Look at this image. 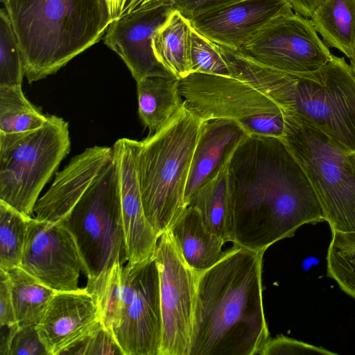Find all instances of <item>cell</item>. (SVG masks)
Wrapping results in <instances>:
<instances>
[{
	"label": "cell",
	"mask_w": 355,
	"mask_h": 355,
	"mask_svg": "<svg viewBox=\"0 0 355 355\" xmlns=\"http://www.w3.org/2000/svg\"><path fill=\"white\" fill-rule=\"evenodd\" d=\"M31 218L0 202V269L20 266Z\"/></svg>",
	"instance_id": "cell-28"
},
{
	"label": "cell",
	"mask_w": 355,
	"mask_h": 355,
	"mask_svg": "<svg viewBox=\"0 0 355 355\" xmlns=\"http://www.w3.org/2000/svg\"><path fill=\"white\" fill-rule=\"evenodd\" d=\"M60 223L74 237L87 279L122 263L124 230L114 154Z\"/></svg>",
	"instance_id": "cell-9"
},
{
	"label": "cell",
	"mask_w": 355,
	"mask_h": 355,
	"mask_svg": "<svg viewBox=\"0 0 355 355\" xmlns=\"http://www.w3.org/2000/svg\"><path fill=\"white\" fill-rule=\"evenodd\" d=\"M176 77L147 76L137 82L138 112L149 130H159L180 109L183 100Z\"/></svg>",
	"instance_id": "cell-21"
},
{
	"label": "cell",
	"mask_w": 355,
	"mask_h": 355,
	"mask_svg": "<svg viewBox=\"0 0 355 355\" xmlns=\"http://www.w3.org/2000/svg\"><path fill=\"white\" fill-rule=\"evenodd\" d=\"M295 12L310 18L315 9L323 0H287Z\"/></svg>",
	"instance_id": "cell-37"
},
{
	"label": "cell",
	"mask_w": 355,
	"mask_h": 355,
	"mask_svg": "<svg viewBox=\"0 0 355 355\" xmlns=\"http://www.w3.org/2000/svg\"><path fill=\"white\" fill-rule=\"evenodd\" d=\"M137 143L122 138L112 146L118 166L125 258L134 263L153 257L159 239L143 207L136 168Z\"/></svg>",
	"instance_id": "cell-17"
},
{
	"label": "cell",
	"mask_w": 355,
	"mask_h": 355,
	"mask_svg": "<svg viewBox=\"0 0 355 355\" xmlns=\"http://www.w3.org/2000/svg\"><path fill=\"white\" fill-rule=\"evenodd\" d=\"M331 233L326 258L327 275L355 298V232Z\"/></svg>",
	"instance_id": "cell-27"
},
{
	"label": "cell",
	"mask_w": 355,
	"mask_h": 355,
	"mask_svg": "<svg viewBox=\"0 0 355 355\" xmlns=\"http://www.w3.org/2000/svg\"><path fill=\"white\" fill-rule=\"evenodd\" d=\"M350 67L355 75V56L354 57V58L352 60H350Z\"/></svg>",
	"instance_id": "cell-38"
},
{
	"label": "cell",
	"mask_w": 355,
	"mask_h": 355,
	"mask_svg": "<svg viewBox=\"0 0 355 355\" xmlns=\"http://www.w3.org/2000/svg\"><path fill=\"white\" fill-rule=\"evenodd\" d=\"M64 354H122L112 334L102 325Z\"/></svg>",
	"instance_id": "cell-33"
},
{
	"label": "cell",
	"mask_w": 355,
	"mask_h": 355,
	"mask_svg": "<svg viewBox=\"0 0 355 355\" xmlns=\"http://www.w3.org/2000/svg\"><path fill=\"white\" fill-rule=\"evenodd\" d=\"M1 332V355H49L42 343L37 325L3 326Z\"/></svg>",
	"instance_id": "cell-31"
},
{
	"label": "cell",
	"mask_w": 355,
	"mask_h": 355,
	"mask_svg": "<svg viewBox=\"0 0 355 355\" xmlns=\"http://www.w3.org/2000/svg\"><path fill=\"white\" fill-rule=\"evenodd\" d=\"M24 69L19 42L9 16L0 10V86L21 85Z\"/></svg>",
	"instance_id": "cell-29"
},
{
	"label": "cell",
	"mask_w": 355,
	"mask_h": 355,
	"mask_svg": "<svg viewBox=\"0 0 355 355\" xmlns=\"http://www.w3.org/2000/svg\"><path fill=\"white\" fill-rule=\"evenodd\" d=\"M153 256L159 275L160 355H189L197 272L186 263L168 230L159 236Z\"/></svg>",
	"instance_id": "cell-12"
},
{
	"label": "cell",
	"mask_w": 355,
	"mask_h": 355,
	"mask_svg": "<svg viewBox=\"0 0 355 355\" xmlns=\"http://www.w3.org/2000/svg\"><path fill=\"white\" fill-rule=\"evenodd\" d=\"M173 0H105L111 21L124 17L172 5Z\"/></svg>",
	"instance_id": "cell-34"
},
{
	"label": "cell",
	"mask_w": 355,
	"mask_h": 355,
	"mask_svg": "<svg viewBox=\"0 0 355 355\" xmlns=\"http://www.w3.org/2000/svg\"><path fill=\"white\" fill-rule=\"evenodd\" d=\"M191 27L189 19L174 9L153 39L156 58L178 79L190 73L189 50Z\"/></svg>",
	"instance_id": "cell-24"
},
{
	"label": "cell",
	"mask_w": 355,
	"mask_h": 355,
	"mask_svg": "<svg viewBox=\"0 0 355 355\" xmlns=\"http://www.w3.org/2000/svg\"><path fill=\"white\" fill-rule=\"evenodd\" d=\"M69 125L48 115L40 128L0 132V202L24 215H33L44 186L70 150Z\"/></svg>",
	"instance_id": "cell-8"
},
{
	"label": "cell",
	"mask_w": 355,
	"mask_h": 355,
	"mask_svg": "<svg viewBox=\"0 0 355 355\" xmlns=\"http://www.w3.org/2000/svg\"><path fill=\"white\" fill-rule=\"evenodd\" d=\"M310 19L329 48L355 56V0H323Z\"/></svg>",
	"instance_id": "cell-23"
},
{
	"label": "cell",
	"mask_w": 355,
	"mask_h": 355,
	"mask_svg": "<svg viewBox=\"0 0 355 355\" xmlns=\"http://www.w3.org/2000/svg\"><path fill=\"white\" fill-rule=\"evenodd\" d=\"M354 153H355V150H354Z\"/></svg>",
	"instance_id": "cell-39"
},
{
	"label": "cell",
	"mask_w": 355,
	"mask_h": 355,
	"mask_svg": "<svg viewBox=\"0 0 355 355\" xmlns=\"http://www.w3.org/2000/svg\"><path fill=\"white\" fill-rule=\"evenodd\" d=\"M227 165L198 189L187 204L198 211L206 227L225 243L234 239Z\"/></svg>",
	"instance_id": "cell-22"
},
{
	"label": "cell",
	"mask_w": 355,
	"mask_h": 355,
	"mask_svg": "<svg viewBox=\"0 0 355 355\" xmlns=\"http://www.w3.org/2000/svg\"><path fill=\"white\" fill-rule=\"evenodd\" d=\"M6 272L17 324L19 326L37 325L57 291L19 266Z\"/></svg>",
	"instance_id": "cell-25"
},
{
	"label": "cell",
	"mask_w": 355,
	"mask_h": 355,
	"mask_svg": "<svg viewBox=\"0 0 355 355\" xmlns=\"http://www.w3.org/2000/svg\"><path fill=\"white\" fill-rule=\"evenodd\" d=\"M241 0H173V8L184 17L191 19L207 11Z\"/></svg>",
	"instance_id": "cell-35"
},
{
	"label": "cell",
	"mask_w": 355,
	"mask_h": 355,
	"mask_svg": "<svg viewBox=\"0 0 355 355\" xmlns=\"http://www.w3.org/2000/svg\"><path fill=\"white\" fill-rule=\"evenodd\" d=\"M17 324L8 277L6 270L0 269V326Z\"/></svg>",
	"instance_id": "cell-36"
},
{
	"label": "cell",
	"mask_w": 355,
	"mask_h": 355,
	"mask_svg": "<svg viewBox=\"0 0 355 355\" xmlns=\"http://www.w3.org/2000/svg\"><path fill=\"white\" fill-rule=\"evenodd\" d=\"M186 263L196 272H203L221 260L230 250L205 225L198 211L187 206L168 230Z\"/></svg>",
	"instance_id": "cell-20"
},
{
	"label": "cell",
	"mask_w": 355,
	"mask_h": 355,
	"mask_svg": "<svg viewBox=\"0 0 355 355\" xmlns=\"http://www.w3.org/2000/svg\"><path fill=\"white\" fill-rule=\"evenodd\" d=\"M173 10L172 5L162 6L114 19L108 26L104 42L123 60L136 82L147 76L175 77L153 48L154 35Z\"/></svg>",
	"instance_id": "cell-15"
},
{
	"label": "cell",
	"mask_w": 355,
	"mask_h": 355,
	"mask_svg": "<svg viewBox=\"0 0 355 355\" xmlns=\"http://www.w3.org/2000/svg\"><path fill=\"white\" fill-rule=\"evenodd\" d=\"M19 267L57 292L81 289L85 266L74 237L60 222L29 219Z\"/></svg>",
	"instance_id": "cell-13"
},
{
	"label": "cell",
	"mask_w": 355,
	"mask_h": 355,
	"mask_svg": "<svg viewBox=\"0 0 355 355\" xmlns=\"http://www.w3.org/2000/svg\"><path fill=\"white\" fill-rule=\"evenodd\" d=\"M47 118L26 98L21 85L0 86V132L35 130L43 126Z\"/></svg>",
	"instance_id": "cell-26"
},
{
	"label": "cell",
	"mask_w": 355,
	"mask_h": 355,
	"mask_svg": "<svg viewBox=\"0 0 355 355\" xmlns=\"http://www.w3.org/2000/svg\"><path fill=\"white\" fill-rule=\"evenodd\" d=\"M263 253L234 245L212 267L197 272L189 355H258L269 338Z\"/></svg>",
	"instance_id": "cell-2"
},
{
	"label": "cell",
	"mask_w": 355,
	"mask_h": 355,
	"mask_svg": "<svg viewBox=\"0 0 355 355\" xmlns=\"http://www.w3.org/2000/svg\"><path fill=\"white\" fill-rule=\"evenodd\" d=\"M227 171L234 245L265 252L302 225L325 221L311 182L282 138L249 135Z\"/></svg>",
	"instance_id": "cell-1"
},
{
	"label": "cell",
	"mask_w": 355,
	"mask_h": 355,
	"mask_svg": "<svg viewBox=\"0 0 355 355\" xmlns=\"http://www.w3.org/2000/svg\"><path fill=\"white\" fill-rule=\"evenodd\" d=\"M189 63L190 73H200L232 77L218 46L191 27ZM189 73V74H190Z\"/></svg>",
	"instance_id": "cell-30"
},
{
	"label": "cell",
	"mask_w": 355,
	"mask_h": 355,
	"mask_svg": "<svg viewBox=\"0 0 355 355\" xmlns=\"http://www.w3.org/2000/svg\"><path fill=\"white\" fill-rule=\"evenodd\" d=\"M86 288L123 355H160L159 275L154 256L125 266L116 263L87 280Z\"/></svg>",
	"instance_id": "cell-5"
},
{
	"label": "cell",
	"mask_w": 355,
	"mask_h": 355,
	"mask_svg": "<svg viewBox=\"0 0 355 355\" xmlns=\"http://www.w3.org/2000/svg\"><path fill=\"white\" fill-rule=\"evenodd\" d=\"M183 103L204 121H236L249 135H256L263 117L283 110L246 83L233 78L191 73L179 79Z\"/></svg>",
	"instance_id": "cell-10"
},
{
	"label": "cell",
	"mask_w": 355,
	"mask_h": 355,
	"mask_svg": "<svg viewBox=\"0 0 355 355\" xmlns=\"http://www.w3.org/2000/svg\"><path fill=\"white\" fill-rule=\"evenodd\" d=\"M222 55L231 76L254 87L292 114L355 150V75L332 54L319 69L302 73L275 69L236 51Z\"/></svg>",
	"instance_id": "cell-3"
},
{
	"label": "cell",
	"mask_w": 355,
	"mask_h": 355,
	"mask_svg": "<svg viewBox=\"0 0 355 355\" xmlns=\"http://www.w3.org/2000/svg\"><path fill=\"white\" fill-rule=\"evenodd\" d=\"M337 355L323 347L315 346L300 340L279 335L268 338L259 350L258 355L313 354Z\"/></svg>",
	"instance_id": "cell-32"
},
{
	"label": "cell",
	"mask_w": 355,
	"mask_h": 355,
	"mask_svg": "<svg viewBox=\"0 0 355 355\" xmlns=\"http://www.w3.org/2000/svg\"><path fill=\"white\" fill-rule=\"evenodd\" d=\"M114 154L112 146H94L73 157L37 200L34 218L51 223L62 221Z\"/></svg>",
	"instance_id": "cell-18"
},
{
	"label": "cell",
	"mask_w": 355,
	"mask_h": 355,
	"mask_svg": "<svg viewBox=\"0 0 355 355\" xmlns=\"http://www.w3.org/2000/svg\"><path fill=\"white\" fill-rule=\"evenodd\" d=\"M249 134L236 121H205L197 142L184 193L186 206L195 193L225 166Z\"/></svg>",
	"instance_id": "cell-19"
},
{
	"label": "cell",
	"mask_w": 355,
	"mask_h": 355,
	"mask_svg": "<svg viewBox=\"0 0 355 355\" xmlns=\"http://www.w3.org/2000/svg\"><path fill=\"white\" fill-rule=\"evenodd\" d=\"M291 12L287 0H241L201 13L189 21L214 43L238 51L273 19Z\"/></svg>",
	"instance_id": "cell-14"
},
{
	"label": "cell",
	"mask_w": 355,
	"mask_h": 355,
	"mask_svg": "<svg viewBox=\"0 0 355 355\" xmlns=\"http://www.w3.org/2000/svg\"><path fill=\"white\" fill-rule=\"evenodd\" d=\"M102 325L94 299L85 287L57 292L37 324V330L49 355H60Z\"/></svg>",
	"instance_id": "cell-16"
},
{
	"label": "cell",
	"mask_w": 355,
	"mask_h": 355,
	"mask_svg": "<svg viewBox=\"0 0 355 355\" xmlns=\"http://www.w3.org/2000/svg\"><path fill=\"white\" fill-rule=\"evenodd\" d=\"M204 122L182 103L159 130L138 141L136 168L143 207L159 237L187 207L186 185Z\"/></svg>",
	"instance_id": "cell-6"
},
{
	"label": "cell",
	"mask_w": 355,
	"mask_h": 355,
	"mask_svg": "<svg viewBox=\"0 0 355 355\" xmlns=\"http://www.w3.org/2000/svg\"><path fill=\"white\" fill-rule=\"evenodd\" d=\"M21 49L29 83L56 73L104 37L105 0H1Z\"/></svg>",
	"instance_id": "cell-4"
},
{
	"label": "cell",
	"mask_w": 355,
	"mask_h": 355,
	"mask_svg": "<svg viewBox=\"0 0 355 355\" xmlns=\"http://www.w3.org/2000/svg\"><path fill=\"white\" fill-rule=\"evenodd\" d=\"M284 113L282 139L305 172L331 232H355V153Z\"/></svg>",
	"instance_id": "cell-7"
},
{
	"label": "cell",
	"mask_w": 355,
	"mask_h": 355,
	"mask_svg": "<svg viewBox=\"0 0 355 355\" xmlns=\"http://www.w3.org/2000/svg\"><path fill=\"white\" fill-rule=\"evenodd\" d=\"M236 52L268 67L295 73L316 71L332 55L311 19L295 12L273 19Z\"/></svg>",
	"instance_id": "cell-11"
}]
</instances>
